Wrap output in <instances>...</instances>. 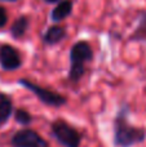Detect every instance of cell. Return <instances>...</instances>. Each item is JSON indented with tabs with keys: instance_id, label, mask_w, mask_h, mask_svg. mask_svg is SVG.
Returning a JSON list of instances; mask_svg holds the SVG:
<instances>
[{
	"instance_id": "obj_9",
	"label": "cell",
	"mask_w": 146,
	"mask_h": 147,
	"mask_svg": "<svg viewBox=\"0 0 146 147\" xmlns=\"http://www.w3.org/2000/svg\"><path fill=\"white\" fill-rule=\"evenodd\" d=\"M13 102L9 96L0 92V124H4L12 116Z\"/></svg>"
},
{
	"instance_id": "obj_4",
	"label": "cell",
	"mask_w": 146,
	"mask_h": 147,
	"mask_svg": "<svg viewBox=\"0 0 146 147\" xmlns=\"http://www.w3.org/2000/svg\"><path fill=\"white\" fill-rule=\"evenodd\" d=\"M18 83L26 88L27 90L32 92L44 105L47 106H51V107H62L65 103L67 102V99L65 98L64 96H61L59 93L53 90H49L47 88H43V86L38 85V84L32 83L31 80H27V79H20Z\"/></svg>"
},
{
	"instance_id": "obj_3",
	"label": "cell",
	"mask_w": 146,
	"mask_h": 147,
	"mask_svg": "<svg viewBox=\"0 0 146 147\" xmlns=\"http://www.w3.org/2000/svg\"><path fill=\"white\" fill-rule=\"evenodd\" d=\"M51 130L53 137L64 147H79L82 136L74 127L64 120H56L52 123Z\"/></svg>"
},
{
	"instance_id": "obj_12",
	"label": "cell",
	"mask_w": 146,
	"mask_h": 147,
	"mask_svg": "<svg viewBox=\"0 0 146 147\" xmlns=\"http://www.w3.org/2000/svg\"><path fill=\"white\" fill-rule=\"evenodd\" d=\"M14 119H16V121L20 123L21 125H28L32 121V116H31L26 110H22V109L17 110V111L14 112Z\"/></svg>"
},
{
	"instance_id": "obj_11",
	"label": "cell",
	"mask_w": 146,
	"mask_h": 147,
	"mask_svg": "<svg viewBox=\"0 0 146 147\" xmlns=\"http://www.w3.org/2000/svg\"><path fill=\"white\" fill-rule=\"evenodd\" d=\"M132 39L135 40H140V41H145L146 40V13L141 16V20L139 22V27L136 28Z\"/></svg>"
},
{
	"instance_id": "obj_1",
	"label": "cell",
	"mask_w": 146,
	"mask_h": 147,
	"mask_svg": "<svg viewBox=\"0 0 146 147\" xmlns=\"http://www.w3.org/2000/svg\"><path fill=\"white\" fill-rule=\"evenodd\" d=\"M146 133L141 128L128 123V106L124 105L114 120V143L118 147H131L145 140Z\"/></svg>"
},
{
	"instance_id": "obj_14",
	"label": "cell",
	"mask_w": 146,
	"mask_h": 147,
	"mask_svg": "<svg viewBox=\"0 0 146 147\" xmlns=\"http://www.w3.org/2000/svg\"><path fill=\"white\" fill-rule=\"evenodd\" d=\"M45 3H57V1H59V0H44Z\"/></svg>"
},
{
	"instance_id": "obj_2",
	"label": "cell",
	"mask_w": 146,
	"mask_h": 147,
	"mask_svg": "<svg viewBox=\"0 0 146 147\" xmlns=\"http://www.w3.org/2000/svg\"><path fill=\"white\" fill-rule=\"evenodd\" d=\"M93 59V49L87 41H78L70 51V71L69 79L71 81H79L84 76L85 62Z\"/></svg>"
},
{
	"instance_id": "obj_10",
	"label": "cell",
	"mask_w": 146,
	"mask_h": 147,
	"mask_svg": "<svg viewBox=\"0 0 146 147\" xmlns=\"http://www.w3.org/2000/svg\"><path fill=\"white\" fill-rule=\"evenodd\" d=\"M27 28H28V18L26 16H21L13 22L12 27H10V34H12V36L14 39H20L26 34Z\"/></svg>"
},
{
	"instance_id": "obj_7",
	"label": "cell",
	"mask_w": 146,
	"mask_h": 147,
	"mask_svg": "<svg viewBox=\"0 0 146 147\" xmlns=\"http://www.w3.org/2000/svg\"><path fill=\"white\" fill-rule=\"evenodd\" d=\"M72 7H74V3L72 0H61L58 4L56 5L53 10H52L51 18L53 22H61L65 18H67L72 12Z\"/></svg>"
},
{
	"instance_id": "obj_15",
	"label": "cell",
	"mask_w": 146,
	"mask_h": 147,
	"mask_svg": "<svg viewBox=\"0 0 146 147\" xmlns=\"http://www.w3.org/2000/svg\"><path fill=\"white\" fill-rule=\"evenodd\" d=\"M1 1H17V0H1Z\"/></svg>"
},
{
	"instance_id": "obj_8",
	"label": "cell",
	"mask_w": 146,
	"mask_h": 147,
	"mask_svg": "<svg viewBox=\"0 0 146 147\" xmlns=\"http://www.w3.org/2000/svg\"><path fill=\"white\" fill-rule=\"evenodd\" d=\"M66 38V30L65 27L58 25H53L45 31L43 35V41L48 45H54V44L59 43L61 40Z\"/></svg>"
},
{
	"instance_id": "obj_13",
	"label": "cell",
	"mask_w": 146,
	"mask_h": 147,
	"mask_svg": "<svg viewBox=\"0 0 146 147\" xmlns=\"http://www.w3.org/2000/svg\"><path fill=\"white\" fill-rule=\"evenodd\" d=\"M7 21H8V16L7 12L3 7H0V27H4L7 25Z\"/></svg>"
},
{
	"instance_id": "obj_5",
	"label": "cell",
	"mask_w": 146,
	"mask_h": 147,
	"mask_svg": "<svg viewBox=\"0 0 146 147\" xmlns=\"http://www.w3.org/2000/svg\"><path fill=\"white\" fill-rule=\"evenodd\" d=\"M13 147H48V142L32 129H21L10 140Z\"/></svg>"
},
{
	"instance_id": "obj_6",
	"label": "cell",
	"mask_w": 146,
	"mask_h": 147,
	"mask_svg": "<svg viewBox=\"0 0 146 147\" xmlns=\"http://www.w3.org/2000/svg\"><path fill=\"white\" fill-rule=\"evenodd\" d=\"M0 66L5 71H14L22 66V58L16 48L12 45H4L0 47Z\"/></svg>"
}]
</instances>
